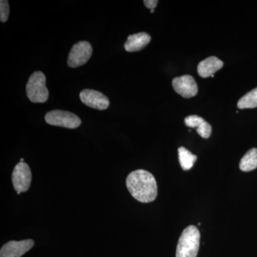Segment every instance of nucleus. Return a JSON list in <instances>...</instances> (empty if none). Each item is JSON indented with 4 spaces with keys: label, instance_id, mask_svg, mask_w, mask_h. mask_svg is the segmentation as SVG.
<instances>
[{
    "label": "nucleus",
    "instance_id": "nucleus-1",
    "mask_svg": "<svg viewBox=\"0 0 257 257\" xmlns=\"http://www.w3.org/2000/svg\"><path fill=\"white\" fill-rule=\"evenodd\" d=\"M128 192L142 203L154 202L157 197V184L155 177L146 170L134 171L126 179Z\"/></svg>",
    "mask_w": 257,
    "mask_h": 257
},
{
    "label": "nucleus",
    "instance_id": "nucleus-2",
    "mask_svg": "<svg viewBox=\"0 0 257 257\" xmlns=\"http://www.w3.org/2000/svg\"><path fill=\"white\" fill-rule=\"evenodd\" d=\"M200 232L197 226H189L179 237L176 257H197L199 251Z\"/></svg>",
    "mask_w": 257,
    "mask_h": 257
},
{
    "label": "nucleus",
    "instance_id": "nucleus-3",
    "mask_svg": "<svg viewBox=\"0 0 257 257\" xmlns=\"http://www.w3.org/2000/svg\"><path fill=\"white\" fill-rule=\"evenodd\" d=\"M26 91L28 98L32 102H45L49 97V91L46 87V77L45 74L40 71L34 72L29 79Z\"/></svg>",
    "mask_w": 257,
    "mask_h": 257
},
{
    "label": "nucleus",
    "instance_id": "nucleus-4",
    "mask_svg": "<svg viewBox=\"0 0 257 257\" xmlns=\"http://www.w3.org/2000/svg\"><path fill=\"white\" fill-rule=\"evenodd\" d=\"M45 121L47 124L53 126L68 128L79 127L82 123V121L77 115L69 111L62 110L49 111L45 115Z\"/></svg>",
    "mask_w": 257,
    "mask_h": 257
},
{
    "label": "nucleus",
    "instance_id": "nucleus-5",
    "mask_svg": "<svg viewBox=\"0 0 257 257\" xmlns=\"http://www.w3.org/2000/svg\"><path fill=\"white\" fill-rule=\"evenodd\" d=\"M32 178L31 170L28 164L20 162L15 166L12 175V181L18 194L27 192L30 189Z\"/></svg>",
    "mask_w": 257,
    "mask_h": 257
},
{
    "label": "nucleus",
    "instance_id": "nucleus-6",
    "mask_svg": "<svg viewBox=\"0 0 257 257\" xmlns=\"http://www.w3.org/2000/svg\"><path fill=\"white\" fill-rule=\"evenodd\" d=\"M92 55V47L88 42L82 41L75 44L69 52L68 57L69 67L72 68L84 65L90 59Z\"/></svg>",
    "mask_w": 257,
    "mask_h": 257
},
{
    "label": "nucleus",
    "instance_id": "nucleus-7",
    "mask_svg": "<svg viewBox=\"0 0 257 257\" xmlns=\"http://www.w3.org/2000/svg\"><path fill=\"white\" fill-rule=\"evenodd\" d=\"M35 245L32 239L10 241L3 245L0 250V257H22Z\"/></svg>",
    "mask_w": 257,
    "mask_h": 257
},
{
    "label": "nucleus",
    "instance_id": "nucleus-8",
    "mask_svg": "<svg viewBox=\"0 0 257 257\" xmlns=\"http://www.w3.org/2000/svg\"><path fill=\"white\" fill-rule=\"evenodd\" d=\"M79 97L85 105L98 110H104L109 106L107 96L93 89H84L80 92Z\"/></svg>",
    "mask_w": 257,
    "mask_h": 257
},
{
    "label": "nucleus",
    "instance_id": "nucleus-9",
    "mask_svg": "<svg viewBox=\"0 0 257 257\" xmlns=\"http://www.w3.org/2000/svg\"><path fill=\"white\" fill-rule=\"evenodd\" d=\"M172 86L176 92L187 99L197 95L198 93L197 83L190 75L175 77L172 81Z\"/></svg>",
    "mask_w": 257,
    "mask_h": 257
},
{
    "label": "nucleus",
    "instance_id": "nucleus-10",
    "mask_svg": "<svg viewBox=\"0 0 257 257\" xmlns=\"http://www.w3.org/2000/svg\"><path fill=\"white\" fill-rule=\"evenodd\" d=\"M224 63L222 61L216 57H209L202 60L198 64L197 72L202 78L212 77L214 74L223 67Z\"/></svg>",
    "mask_w": 257,
    "mask_h": 257
},
{
    "label": "nucleus",
    "instance_id": "nucleus-11",
    "mask_svg": "<svg viewBox=\"0 0 257 257\" xmlns=\"http://www.w3.org/2000/svg\"><path fill=\"white\" fill-rule=\"evenodd\" d=\"M151 41V36L146 32H140L130 35L127 41L125 42L124 49L126 52H138L145 48Z\"/></svg>",
    "mask_w": 257,
    "mask_h": 257
},
{
    "label": "nucleus",
    "instance_id": "nucleus-12",
    "mask_svg": "<svg viewBox=\"0 0 257 257\" xmlns=\"http://www.w3.org/2000/svg\"><path fill=\"white\" fill-rule=\"evenodd\" d=\"M240 170L243 172H250L257 168V149L248 150L241 158L239 163Z\"/></svg>",
    "mask_w": 257,
    "mask_h": 257
},
{
    "label": "nucleus",
    "instance_id": "nucleus-13",
    "mask_svg": "<svg viewBox=\"0 0 257 257\" xmlns=\"http://www.w3.org/2000/svg\"><path fill=\"white\" fill-rule=\"evenodd\" d=\"M178 154L179 163L182 168L185 171L192 169L197 161V156L182 147H179Z\"/></svg>",
    "mask_w": 257,
    "mask_h": 257
},
{
    "label": "nucleus",
    "instance_id": "nucleus-14",
    "mask_svg": "<svg viewBox=\"0 0 257 257\" xmlns=\"http://www.w3.org/2000/svg\"><path fill=\"white\" fill-rule=\"evenodd\" d=\"M239 109H252L257 107V87L243 96L237 103Z\"/></svg>",
    "mask_w": 257,
    "mask_h": 257
},
{
    "label": "nucleus",
    "instance_id": "nucleus-15",
    "mask_svg": "<svg viewBox=\"0 0 257 257\" xmlns=\"http://www.w3.org/2000/svg\"><path fill=\"white\" fill-rule=\"evenodd\" d=\"M204 121H205V120L201 116H197V115H192V116H187L184 119L186 126L190 128H195L196 130Z\"/></svg>",
    "mask_w": 257,
    "mask_h": 257
},
{
    "label": "nucleus",
    "instance_id": "nucleus-16",
    "mask_svg": "<svg viewBox=\"0 0 257 257\" xmlns=\"http://www.w3.org/2000/svg\"><path fill=\"white\" fill-rule=\"evenodd\" d=\"M10 6L9 3L7 0L0 1V20L2 23H5L9 18Z\"/></svg>",
    "mask_w": 257,
    "mask_h": 257
},
{
    "label": "nucleus",
    "instance_id": "nucleus-17",
    "mask_svg": "<svg viewBox=\"0 0 257 257\" xmlns=\"http://www.w3.org/2000/svg\"><path fill=\"white\" fill-rule=\"evenodd\" d=\"M197 132L202 138H209L211 134V125L205 121L197 128Z\"/></svg>",
    "mask_w": 257,
    "mask_h": 257
},
{
    "label": "nucleus",
    "instance_id": "nucleus-18",
    "mask_svg": "<svg viewBox=\"0 0 257 257\" xmlns=\"http://www.w3.org/2000/svg\"><path fill=\"white\" fill-rule=\"evenodd\" d=\"M144 3L149 9L154 10L156 8L158 1H157V0H145V1H144Z\"/></svg>",
    "mask_w": 257,
    "mask_h": 257
},
{
    "label": "nucleus",
    "instance_id": "nucleus-19",
    "mask_svg": "<svg viewBox=\"0 0 257 257\" xmlns=\"http://www.w3.org/2000/svg\"><path fill=\"white\" fill-rule=\"evenodd\" d=\"M150 13H155V9L150 10Z\"/></svg>",
    "mask_w": 257,
    "mask_h": 257
},
{
    "label": "nucleus",
    "instance_id": "nucleus-20",
    "mask_svg": "<svg viewBox=\"0 0 257 257\" xmlns=\"http://www.w3.org/2000/svg\"><path fill=\"white\" fill-rule=\"evenodd\" d=\"M20 162H24V159L22 158L21 160H20Z\"/></svg>",
    "mask_w": 257,
    "mask_h": 257
}]
</instances>
